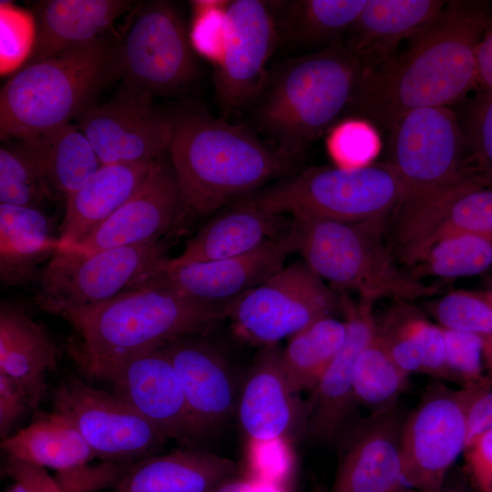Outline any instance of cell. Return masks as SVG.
<instances>
[{"instance_id":"836d02e7","label":"cell","mask_w":492,"mask_h":492,"mask_svg":"<svg viewBox=\"0 0 492 492\" xmlns=\"http://www.w3.org/2000/svg\"><path fill=\"white\" fill-rule=\"evenodd\" d=\"M346 323L333 315L310 324L289 338L281 350L284 375L296 394L313 391L343 344Z\"/></svg>"},{"instance_id":"f35d334b","label":"cell","mask_w":492,"mask_h":492,"mask_svg":"<svg viewBox=\"0 0 492 492\" xmlns=\"http://www.w3.org/2000/svg\"><path fill=\"white\" fill-rule=\"evenodd\" d=\"M427 319L407 301H397L376 320V333L395 363L409 375L424 374V327Z\"/></svg>"},{"instance_id":"b9f144b4","label":"cell","mask_w":492,"mask_h":492,"mask_svg":"<svg viewBox=\"0 0 492 492\" xmlns=\"http://www.w3.org/2000/svg\"><path fill=\"white\" fill-rule=\"evenodd\" d=\"M230 1H194V15L189 31L194 52L215 67L221 60L227 34V6Z\"/></svg>"},{"instance_id":"bcb514c9","label":"cell","mask_w":492,"mask_h":492,"mask_svg":"<svg viewBox=\"0 0 492 492\" xmlns=\"http://www.w3.org/2000/svg\"><path fill=\"white\" fill-rule=\"evenodd\" d=\"M466 473L477 492H492V428L474 436L463 452Z\"/></svg>"},{"instance_id":"d590c367","label":"cell","mask_w":492,"mask_h":492,"mask_svg":"<svg viewBox=\"0 0 492 492\" xmlns=\"http://www.w3.org/2000/svg\"><path fill=\"white\" fill-rule=\"evenodd\" d=\"M492 266V241L470 233H452L432 243L412 267L442 279L473 276Z\"/></svg>"},{"instance_id":"7bdbcfd3","label":"cell","mask_w":492,"mask_h":492,"mask_svg":"<svg viewBox=\"0 0 492 492\" xmlns=\"http://www.w3.org/2000/svg\"><path fill=\"white\" fill-rule=\"evenodd\" d=\"M443 327V326H442ZM446 342V380L472 386L486 382L482 345L467 333L443 327Z\"/></svg>"},{"instance_id":"d4e9b609","label":"cell","mask_w":492,"mask_h":492,"mask_svg":"<svg viewBox=\"0 0 492 492\" xmlns=\"http://www.w3.org/2000/svg\"><path fill=\"white\" fill-rule=\"evenodd\" d=\"M292 217L264 210L243 201L210 218L187 242L173 264L210 261L251 252L287 234Z\"/></svg>"},{"instance_id":"3957f363","label":"cell","mask_w":492,"mask_h":492,"mask_svg":"<svg viewBox=\"0 0 492 492\" xmlns=\"http://www.w3.org/2000/svg\"><path fill=\"white\" fill-rule=\"evenodd\" d=\"M74 331L70 345L82 373L101 379L131 356L160 349L210 331L225 317V306L186 296L164 284L144 282L94 307L62 316Z\"/></svg>"},{"instance_id":"8992f818","label":"cell","mask_w":492,"mask_h":492,"mask_svg":"<svg viewBox=\"0 0 492 492\" xmlns=\"http://www.w3.org/2000/svg\"><path fill=\"white\" fill-rule=\"evenodd\" d=\"M384 224L292 218L293 251L337 293L353 292L374 302L391 297L410 301L440 291L398 265L382 235Z\"/></svg>"},{"instance_id":"e0dca14e","label":"cell","mask_w":492,"mask_h":492,"mask_svg":"<svg viewBox=\"0 0 492 492\" xmlns=\"http://www.w3.org/2000/svg\"><path fill=\"white\" fill-rule=\"evenodd\" d=\"M167 439L192 447L205 436L187 404L177 373L162 348L127 358L101 377Z\"/></svg>"},{"instance_id":"2e32d148","label":"cell","mask_w":492,"mask_h":492,"mask_svg":"<svg viewBox=\"0 0 492 492\" xmlns=\"http://www.w3.org/2000/svg\"><path fill=\"white\" fill-rule=\"evenodd\" d=\"M187 211L167 153L155 161L135 193L99 228L81 242L57 251L86 256L162 240Z\"/></svg>"},{"instance_id":"52a82bcc","label":"cell","mask_w":492,"mask_h":492,"mask_svg":"<svg viewBox=\"0 0 492 492\" xmlns=\"http://www.w3.org/2000/svg\"><path fill=\"white\" fill-rule=\"evenodd\" d=\"M401 199V184L384 162L354 169L309 168L239 201L292 218L384 224Z\"/></svg>"},{"instance_id":"f6af8a7d","label":"cell","mask_w":492,"mask_h":492,"mask_svg":"<svg viewBox=\"0 0 492 492\" xmlns=\"http://www.w3.org/2000/svg\"><path fill=\"white\" fill-rule=\"evenodd\" d=\"M138 462L102 460L96 465L86 463L56 471L54 478L62 492H95L108 487L112 489Z\"/></svg>"},{"instance_id":"c3c4849f","label":"cell","mask_w":492,"mask_h":492,"mask_svg":"<svg viewBox=\"0 0 492 492\" xmlns=\"http://www.w3.org/2000/svg\"><path fill=\"white\" fill-rule=\"evenodd\" d=\"M5 472L22 485L26 492H62L45 467L7 456Z\"/></svg>"},{"instance_id":"8d00e7d4","label":"cell","mask_w":492,"mask_h":492,"mask_svg":"<svg viewBox=\"0 0 492 492\" xmlns=\"http://www.w3.org/2000/svg\"><path fill=\"white\" fill-rule=\"evenodd\" d=\"M428 311L441 326L470 333L479 340L486 371L492 376V302L485 293L453 291L432 302Z\"/></svg>"},{"instance_id":"f1b7e54d","label":"cell","mask_w":492,"mask_h":492,"mask_svg":"<svg viewBox=\"0 0 492 492\" xmlns=\"http://www.w3.org/2000/svg\"><path fill=\"white\" fill-rule=\"evenodd\" d=\"M57 347L46 330L18 306L0 305V373L26 391L34 408L44 397L46 377L57 363Z\"/></svg>"},{"instance_id":"f907efd6","label":"cell","mask_w":492,"mask_h":492,"mask_svg":"<svg viewBox=\"0 0 492 492\" xmlns=\"http://www.w3.org/2000/svg\"><path fill=\"white\" fill-rule=\"evenodd\" d=\"M477 87L492 92V18L489 17L477 49Z\"/></svg>"},{"instance_id":"ffe728a7","label":"cell","mask_w":492,"mask_h":492,"mask_svg":"<svg viewBox=\"0 0 492 492\" xmlns=\"http://www.w3.org/2000/svg\"><path fill=\"white\" fill-rule=\"evenodd\" d=\"M339 309L346 323V338L320 381L312 391L305 410V425L318 442L333 441L355 402L354 374L357 359L376 332L374 302H354L347 293H337Z\"/></svg>"},{"instance_id":"60d3db41","label":"cell","mask_w":492,"mask_h":492,"mask_svg":"<svg viewBox=\"0 0 492 492\" xmlns=\"http://www.w3.org/2000/svg\"><path fill=\"white\" fill-rule=\"evenodd\" d=\"M466 134L475 173L492 189V92L481 91L457 113Z\"/></svg>"},{"instance_id":"7a4b0ae2","label":"cell","mask_w":492,"mask_h":492,"mask_svg":"<svg viewBox=\"0 0 492 492\" xmlns=\"http://www.w3.org/2000/svg\"><path fill=\"white\" fill-rule=\"evenodd\" d=\"M168 154L188 210L200 217L290 175L296 165L247 126L199 108L175 112Z\"/></svg>"},{"instance_id":"7402d4cb","label":"cell","mask_w":492,"mask_h":492,"mask_svg":"<svg viewBox=\"0 0 492 492\" xmlns=\"http://www.w3.org/2000/svg\"><path fill=\"white\" fill-rule=\"evenodd\" d=\"M162 349L177 373L197 425L208 436L236 414L238 397L226 358L212 344L192 336Z\"/></svg>"},{"instance_id":"6da1fadb","label":"cell","mask_w":492,"mask_h":492,"mask_svg":"<svg viewBox=\"0 0 492 492\" xmlns=\"http://www.w3.org/2000/svg\"><path fill=\"white\" fill-rule=\"evenodd\" d=\"M489 17L481 2L447 1L401 55L364 67L349 116L390 131L411 110L461 102L477 87V49Z\"/></svg>"},{"instance_id":"ac0fdd59","label":"cell","mask_w":492,"mask_h":492,"mask_svg":"<svg viewBox=\"0 0 492 492\" xmlns=\"http://www.w3.org/2000/svg\"><path fill=\"white\" fill-rule=\"evenodd\" d=\"M292 252L289 231L251 252L231 258L183 264L170 263L166 258L142 282H159L192 299L226 306L281 271Z\"/></svg>"},{"instance_id":"db71d44e","label":"cell","mask_w":492,"mask_h":492,"mask_svg":"<svg viewBox=\"0 0 492 492\" xmlns=\"http://www.w3.org/2000/svg\"><path fill=\"white\" fill-rule=\"evenodd\" d=\"M483 292L492 302V280L489 282V284L487 290L484 291Z\"/></svg>"},{"instance_id":"11a10c76","label":"cell","mask_w":492,"mask_h":492,"mask_svg":"<svg viewBox=\"0 0 492 492\" xmlns=\"http://www.w3.org/2000/svg\"><path fill=\"white\" fill-rule=\"evenodd\" d=\"M396 492H410V491L405 489V487H402L401 489H399V490L396 491Z\"/></svg>"},{"instance_id":"30bf717a","label":"cell","mask_w":492,"mask_h":492,"mask_svg":"<svg viewBox=\"0 0 492 492\" xmlns=\"http://www.w3.org/2000/svg\"><path fill=\"white\" fill-rule=\"evenodd\" d=\"M339 308L337 293L301 260L225 306L236 333L261 346L278 344Z\"/></svg>"},{"instance_id":"ee69618b","label":"cell","mask_w":492,"mask_h":492,"mask_svg":"<svg viewBox=\"0 0 492 492\" xmlns=\"http://www.w3.org/2000/svg\"><path fill=\"white\" fill-rule=\"evenodd\" d=\"M36 39V26L25 12L1 4V68L6 72L27 60Z\"/></svg>"},{"instance_id":"9c48e42d","label":"cell","mask_w":492,"mask_h":492,"mask_svg":"<svg viewBox=\"0 0 492 492\" xmlns=\"http://www.w3.org/2000/svg\"><path fill=\"white\" fill-rule=\"evenodd\" d=\"M386 163L402 187L399 204L475 173L466 134L451 107L422 108L401 117L390 130Z\"/></svg>"},{"instance_id":"484cf974","label":"cell","mask_w":492,"mask_h":492,"mask_svg":"<svg viewBox=\"0 0 492 492\" xmlns=\"http://www.w3.org/2000/svg\"><path fill=\"white\" fill-rule=\"evenodd\" d=\"M156 160L101 165L66 199L58 251L81 242L99 228L135 193Z\"/></svg>"},{"instance_id":"277c9868","label":"cell","mask_w":492,"mask_h":492,"mask_svg":"<svg viewBox=\"0 0 492 492\" xmlns=\"http://www.w3.org/2000/svg\"><path fill=\"white\" fill-rule=\"evenodd\" d=\"M364 67L343 44L292 57L269 72L251 104L264 140L296 161L348 113Z\"/></svg>"},{"instance_id":"f546056e","label":"cell","mask_w":492,"mask_h":492,"mask_svg":"<svg viewBox=\"0 0 492 492\" xmlns=\"http://www.w3.org/2000/svg\"><path fill=\"white\" fill-rule=\"evenodd\" d=\"M59 249L52 219L38 208L0 204V280L19 286L38 280V266Z\"/></svg>"},{"instance_id":"4dcf8cb0","label":"cell","mask_w":492,"mask_h":492,"mask_svg":"<svg viewBox=\"0 0 492 492\" xmlns=\"http://www.w3.org/2000/svg\"><path fill=\"white\" fill-rule=\"evenodd\" d=\"M15 141L65 199L82 187L101 166L87 137L71 123Z\"/></svg>"},{"instance_id":"e575fe53","label":"cell","mask_w":492,"mask_h":492,"mask_svg":"<svg viewBox=\"0 0 492 492\" xmlns=\"http://www.w3.org/2000/svg\"><path fill=\"white\" fill-rule=\"evenodd\" d=\"M408 379L409 374L391 358L375 332L355 364L354 400L371 415L387 412L396 407L400 395L408 385Z\"/></svg>"},{"instance_id":"ab89813d","label":"cell","mask_w":492,"mask_h":492,"mask_svg":"<svg viewBox=\"0 0 492 492\" xmlns=\"http://www.w3.org/2000/svg\"><path fill=\"white\" fill-rule=\"evenodd\" d=\"M325 135L326 153L333 166L340 169L368 167L382 149L379 128L364 118H343Z\"/></svg>"},{"instance_id":"f5cc1de1","label":"cell","mask_w":492,"mask_h":492,"mask_svg":"<svg viewBox=\"0 0 492 492\" xmlns=\"http://www.w3.org/2000/svg\"><path fill=\"white\" fill-rule=\"evenodd\" d=\"M5 492H26L21 484L15 482L12 484Z\"/></svg>"},{"instance_id":"681fc988","label":"cell","mask_w":492,"mask_h":492,"mask_svg":"<svg viewBox=\"0 0 492 492\" xmlns=\"http://www.w3.org/2000/svg\"><path fill=\"white\" fill-rule=\"evenodd\" d=\"M492 428V378L470 406L467 418V443L477 435Z\"/></svg>"},{"instance_id":"ba28073f","label":"cell","mask_w":492,"mask_h":492,"mask_svg":"<svg viewBox=\"0 0 492 492\" xmlns=\"http://www.w3.org/2000/svg\"><path fill=\"white\" fill-rule=\"evenodd\" d=\"M167 248L162 239L86 256L57 251L40 272L36 302L61 317L101 304L137 288L167 258Z\"/></svg>"},{"instance_id":"603a6c76","label":"cell","mask_w":492,"mask_h":492,"mask_svg":"<svg viewBox=\"0 0 492 492\" xmlns=\"http://www.w3.org/2000/svg\"><path fill=\"white\" fill-rule=\"evenodd\" d=\"M278 344L261 346L242 384L236 415L254 442L282 439L296 421V393L281 364Z\"/></svg>"},{"instance_id":"74e56055","label":"cell","mask_w":492,"mask_h":492,"mask_svg":"<svg viewBox=\"0 0 492 492\" xmlns=\"http://www.w3.org/2000/svg\"><path fill=\"white\" fill-rule=\"evenodd\" d=\"M9 141L0 148V204L40 209L54 199L55 189L18 142Z\"/></svg>"},{"instance_id":"44dd1931","label":"cell","mask_w":492,"mask_h":492,"mask_svg":"<svg viewBox=\"0 0 492 492\" xmlns=\"http://www.w3.org/2000/svg\"><path fill=\"white\" fill-rule=\"evenodd\" d=\"M395 408L371 415L348 437L330 492H396L404 487L401 436Z\"/></svg>"},{"instance_id":"7dc6e473","label":"cell","mask_w":492,"mask_h":492,"mask_svg":"<svg viewBox=\"0 0 492 492\" xmlns=\"http://www.w3.org/2000/svg\"><path fill=\"white\" fill-rule=\"evenodd\" d=\"M34 408L22 385L0 373V436L5 439L10 436L15 425Z\"/></svg>"},{"instance_id":"cb8c5ba5","label":"cell","mask_w":492,"mask_h":492,"mask_svg":"<svg viewBox=\"0 0 492 492\" xmlns=\"http://www.w3.org/2000/svg\"><path fill=\"white\" fill-rule=\"evenodd\" d=\"M442 0H366L346 32L345 48L367 69L377 68L395 56L409 39L445 7Z\"/></svg>"},{"instance_id":"4fadbf2b","label":"cell","mask_w":492,"mask_h":492,"mask_svg":"<svg viewBox=\"0 0 492 492\" xmlns=\"http://www.w3.org/2000/svg\"><path fill=\"white\" fill-rule=\"evenodd\" d=\"M54 411L67 417L101 460L138 462L167 438L116 393L69 377L54 390Z\"/></svg>"},{"instance_id":"8fae6325","label":"cell","mask_w":492,"mask_h":492,"mask_svg":"<svg viewBox=\"0 0 492 492\" xmlns=\"http://www.w3.org/2000/svg\"><path fill=\"white\" fill-rule=\"evenodd\" d=\"M486 382L453 389L428 387L404 420L401 450L404 481L418 492H441L446 477L467 444L471 405Z\"/></svg>"},{"instance_id":"5b68a950","label":"cell","mask_w":492,"mask_h":492,"mask_svg":"<svg viewBox=\"0 0 492 492\" xmlns=\"http://www.w3.org/2000/svg\"><path fill=\"white\" fill-rule=\"evenodd\" d=\"M117 46L102 36L22 67L1 88V139L34 138L77 118L118 77Z\"/></svg>"},{"instance_id":"83f0119b","label":"cell","mask_w":492,"mask_h":492,"mask_svg":"<svg viewBox=\"0 0 492 492\" xmlns=\"http://www.w3.org/2000/svg\"><path fill=\"white\" fill-rule=\"evenodd\" d=\"M132 5L133 1L128 0H47L37 3L35 7L36 39L26 64L99 38Z\"/></svg>"},{"instance_id":"816d5d0a","label":"cell","mask_w":492,"mask_h":492,"mask_svg":"<svg viewBox=\"0 0 492 492\" xmlns=\"http://www.w3.org/2000/svg\"><path fill=\"white\" fill-rule=\"evenodd\" d=\"M211 492H288L287 487L261 481L250 477L238 476L225 481Z\"/></svg>"},{"instance_id":"d6a6232c","label":"cell","mask_w":492,"mask_h":492,"mask_svg":"<svg viewBox=\"0 0 492 492\" xmlns=\"http://www.w3.org/2000/svg\"><path fill=\"white\" fill-rule=\"evenodd\" d=\"M1 448L9 457L56 471L88 463L96 457L72 422L55 411L3 439Z\"/></svg>"},{"instance_id":"9a60e30c","label":"cell","mask_w":492,"mask_h":492,"mask_svg":"<svg viewBox=\"0 0 492 492\" xmlns=\"http://www.w3.org/2000/svg\"><path fill=\"white\" fill-rule=\"evenodd\" d=\"M279 44L270 1L229 2L224 52L214 67L216 96L226 114L256 100L269 75L267 62Z\"/></svg>"},{"instance_id":"1f68e13d","label":"cell","mask_w":492,"mask_h":492,"mask_svg":"<svg viewBox=\"0 0 492 492\" xmlns=\"http://www.w3.org/2000/svg\"><path fill=\"white\" fill-rule=\"evenodd\" d=\"M366 0L270 1L280 43L294 46H330L358 17Z\"/></svg>"},{"instance_id":"d6986e66","label":"cell","mask_w":492,"mask_h":492,"mask_svg":"<svg viewBox=\"0 0 492 492\" xmlns=\"http://www.w3.org/2000/svg\"><path fill=\"white\" fill-rule=\"evenodd\" d=\"M397 233L413 253H422L452 233H470L492 241V189L471 174L411 201L399 213Z\"/></svg>"},{"instance_id":"5bb4252c","label":"cell","mask_w":492,"mask_h":492,"mask_svg":"<svg viewBox=\"0 0 492 492\" xmlns=\"http://www.w3.org/2000/svg\"><path fill=\"white\" fill-rule=\"evenodd\" d=\"M153 97L121 89L103 105H92L77 118L101 165L156 160L169 151L175 113L152 104Z\"/></svg>"},{"instance_id":"4316f807","label":"cell","mask_w":492,"mask_h":492,"mask_svg":"<svg viewBox=\"0 0 492 492\" xmlns=\"http://www.w3.org/2000/svg\"><path fill=\"white\" fill-rule=\"evenodd\" d=\"M238 473L233 460L187 447L138 461L110 492H211Z\"/></svg>"},{"instance_id":"7c38bea8","label":"cell","mask_w":492,"mask_h":492,"mask_svg":"<svg viewBox=\"0 0 492 492\" xmlns=\"http://www.w3.org/2000/svg\"><path fill=\"white\" fill-rule=\"evenodd\" d=\"M122 90L171 95L190 84L196 74L189 31L173 5L153 1L138 10L117 46Z\"/></svg>"}]
</instances>
